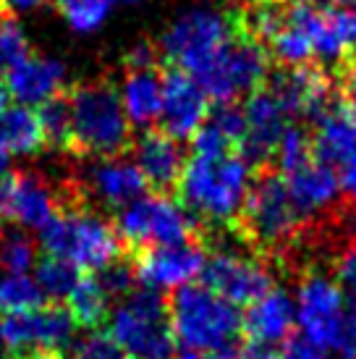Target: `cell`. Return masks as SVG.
<instances>
[{
  "mask_svg": "<svg viewBox=\"0 0 356 359\" xmlns=\"http://www.w3.org/2000/svg\"><path fill=\"white\" fill-rule=\"evenodd\" d=\"M252 168L236 150L226 155H189L176 197L186 212L207 231H228L247 200Z\"/></svg>",
  "mask_w": 356,
  "mask_h": 359,
  "instance_id": "cell-1",
  "label": "cell"
},
{
  "mask_svg": "<svg viewBox=\"0 0 356 359\" xmlns=\"http://www.w3.org/2000/svg\"><path fill=\"white\" fill-rule=\"evenodd\" d=\"M71 108V158H123L131 150V121L113 76L74 81L66 87Z\"/></svg>",
  "mask_w": 356,
  "mask_h": 359,
  "instance_id": "cell-2",
  "label": "cell"
},
{
  "mask_svg": "<svg viewBox=\"0 0 356 359\" xmlns=\"http://www.w3.org/2000/svg\"><path fill=\"white\" fill-rule=\"evenodd\" d=\"M42 250L48 257L71 262L84 273H100L116 259L126 257L113 220H105L97 210H63L40 231Z\"/></svg>",
  "mask_w": 356,
  "mask_h": 359,
  "instance_id": "cell-3",
  "label": "cell"
},
{
  "mask_svg": "<svg viewBox=\"0 0 356 359\" xmlns=\"http://www.w3.org/2000/svg\"><path fill=\"white\" fill-rule=\"evenodd\" d=\"M173 339L186 351L228 349L241 336V312L202 283H186L168 297Z\"/></svg>",
  "mask_w": 356,
  "mask_h": 359,
  "instance_id": "cell-4",
  "label": "cell"
},
{
  "mask_svg": "<svg viewBox=\"0 0 356 359\" xmlns=\"http://www.w3.org/2000/svg\"><path fill=\"white\" fill-rule=\"evenodd\" d=\"M110 339L129 359H176L168 294L139 283L108 318Z\"/></svg>",
  "mask_w": 356,
  "mask_h": 359,
  "instance_id": "cell-5",
  "label": "cell"
},
{
  "mask_svg": "<svg viewBox=\"0 0 356 359\" xmlns=\"http://www.w3.org/2000/svg\"><path fill=\"white\" fill-rule=\"evenodd\" d=\"M241 27V13L231 6H199L186 11L181 19L173 21V27L165 29L160 37L158 50L165 66L186 71L194 76L199 69H205L215 53L226 45Z\"/></svg>",
  "mask_w": 356,
  "mask_h": 359,
  "instance_id": "cell-6",
  "label": "cell"
},
{
  "mask_svg": "<svg viewBox=\"0 0 356 359\" xmlns=\"http://www.w3.org/2000/svg\"><path fill=\"white\" fill-rule=\"evenodd\" d=\"M113 229L118 233L126 255L149 247H181V244H205L207 231L189 215L186 210L168 197L144 194L129 208L116 212Z\"/></svg>",
  "mask_w": 356,
  "mask_h": 359,
  "instance_id": "cell-7",
  "label": "cell"
},
{
  "mask_svg": "<svg viewBox=\"0 0 356 359\" xmlns=\"http://www.w3.org/2000/svg\"><path fill=\"white\" fill-rule=\"evenodd\" d=\"M270 71H273V60L267 50L249 34L241 21L236 34L191 79L197 81L205 97L215 105V102L247 100L252 92L265 87Z\"/></svg>",
  "mask_w": 356,
  "mask_h": 359,
  "instance_id": "cell-8",
  "label": "cell"
},
{
  "mask_svg": "<svg viewBox=\"0 0 356 359\" xmlns=\"http://www.w3.org/2000/svg\"><path fill=\"white\" fill-rule=\"evenodd\" d=\"M296 323L301 336H307L322 351L341 349V325L346 299L330 270L309 268L296 278Z\"/></svg>",
  "mask_w": 356,
  "mask_h": 359,
  "instance_id": "cell-9",
  "label": "cell"
},
{
  "mask_svg": "<svg viewBox=\"0 0 356 359\" xmlns=\"http://www.w3.org/2000/svg\"><path fill=\"white\" fill-rule=\"evenodd\" d=\"M199 283L215 291L220 299L231 302L233 307H252L275 289V273L249 250L220 247L205 259Z\"/></svg>",
  "mask_w": 356,
  "mask_h": 359,
  "instance_id": "cell-10",
  "label": "cell"
},
{
  "mask_svg": "<svg viewBox=\"0 0 356 359\" xmlns=\"http://www.w3.org/2000/svg\"><path fill=\"white\" fill-rule=\"evenodd\" d=\"M63 210V184L34 168L11 170L0 179V223L42 231Z\"/></svg>",
  "mask_w": 356,
  "mask_h": 359,
  "instance_id": "cell-11",
  "label": "cell"
},
{
  "mask_svg": "<svg viewBox=\"0 0 356 359\" xmlns=\"http://www.w3.org/2000/svg\"><path fill=\"white\" fill-rule=\"evenodd\" d=\"M76 323L63 304H42L29 312H6L0 320L3 344L11 351V359L32 354V351H48L63 354L74 344Z\"/></svg>",
  "mask_w": 356,
  "mask_h": 359,
  "instance_id": "cell-12",
  "label": "cell"
},
{
  "mask_svg": "<svg viewBox=\"0 0 356 359\" xmlns=\"http://www.w3.org/2000/svg\"><path fill=\"white\" fill-rule=\"evenodd\" d=\"M87 168L74 173L81 191L87 197L89 208L100 210H123L131 202L142 200L147 194V181L131 158H105V160H79Z\"/></svg>",
  "mask_w": 356,
  "mask_h": 359,
  "instance_id": "cell-13",
  "label": "cell"
},
{
  "mask_svg": "<svg viewBox=\"0 0 356 359\" xmlns=\"http://www.w3.org/2000/svg\"><path fill=\"white\" fill-rule=\"evenodd\" d=\"M210 102L199 84L186 71L165 66L163 69V110H160L158 129L173 137L176 142H191L197 131L205 126Z\"/></svg>",
  "mask_w": 356,
  "mask_h": 359,
  "instance_id": "cell-14",
  "label": "cell"
},
{
  "mask_svg": "<svg viewBox=\"0 0 356 359\" xmlns=\"http://www.w3.org/2000/svg\"><path fill=\"white\" fill-rule=\"evenodd\" d=\"M137 280L158 291L181 289L199 278L205 268V244H181V247H149L129 255Z\"/></svg>",
  "mask_w": 356,
  "mask_h": 359,
  "instance_id": "cell-15",
  "label": "cell"
},
{
  "mask_svg": "<svg viewBox=\"0 0 356 359\" xmlns=\"http://www.w3.org/2000/svg\"><path fill=\"white\" fill-rule=\"evenodd\" d=\"M131 160L142 170V176L147 181L149 194L158 197H176L178 181L186 168V152L181 147V142L163 134L158 126L142 131L137 140L131 142Z\"/></svg>",
  "mask_w": 356,
  "mask_h": 359,
  "instance_id": "cell-16",
  "label": "cell"
},
{
  "mask_svg": "<svg viewBox=\"0 0 356 359\" xmlns=\"http://www.w3.org/2000/svg\"><path fill=\"white\" fill-rule=\"evenodd\" d=\"M312 155L317 163L341 173L356 170V113L341 100L315 126H309Z\"/></svg>",
  "mask_w": 356,
  "mask_h": 359,
  "instance_id": "cell-17",
  "label": "cell"
},
{
  "mask_svg": "<svg viewBox=\"0 0 356 359\" xmlns=\"http://www.w3.org/2000/svg\"><path fill=\"white\" fill-rule=\"evenodd\" d=\"M288 191L296 202L301 218L309 223L325 218L330 212L343 208V194H341V179L333 168L312 160L301 170L286 176Z\"/></svg>",
  "mask_w": 356,
  "mask_h": 359,
  "instance_id": "cell-18",
  "label": "cell"
},
{
  "mask_svg": "<svg viewBox=\"0 0 356 359\" xmlns=\"http://www.w3.org/2000/svg\"><path fill=\"white\" fill-rule=\"evenodd\" d=\"M3 84L8 90V97H16L24 105H42L53 95L63 92L66 84V66L50 55H34L13 66L8 74H3Z\"/></svg>",
  "mask_w": 356,
  "mask_h": 359,
  "instance_id": "cell-19",
  "label": "cell"
},
{
  "mask_svg": "<svg viewBox=\"0 0 356 359\" xmlns=\"http://www.w3.org/2000/svg\"><path fill=\"white\" fill-rule=\"evenodd\" d=\"M296 323V304L283 289H273L267 297L247 307V315L241 318V336L259 344H278L291 336V328Z\"/></svg>",
  "mask_w": 356,
  "mask_h": 359,
  "instance_id": "cell-20",
  "label": "cell"
},
{
  "mask_svg": "<svg viewBox=\"0 0 356 359\" xmlns=\"http://www.w3.org/2000/svg\"><path fill=\"white\" fill-rule=\"evenodd\" d=\"M163 69L165 63L147 69H123L121 100L131 123L155 126L163 110Z\"/></svg>",
  "mask_w": 356,
  "mask_h": 359,
  "instance_id": "cell-21",
  "label": "cell"
},
{
  "mask_svg": "<svg viewBox=\"0 0 356 359\" xmlns=\"http://www.w3.org/2000/svg\"><path fill=\"white\" fill-rule=\"evenodd\" d=\"M45 147L37 113L27 105L0 110V150L6 155H34Z\"/></svg>",
  "mask_w": 356,
  "mask_h": 359,
  "instance_id": "cell-22",
  "label": "cell"
},
{
  "mask_svg": "<svg viewBox=\"0 0 356 359\" xmlns=\"http://www.w3.org/2000/svg\"><path fill=\"white\" fill-rule=\"evenodd\" d=\"M66 309L71 312L76 328H84L87 333L89 330H105L110 318V299L97 283V278L92 273H84L76 283V289L71 291Z\"/></svg>",
  "mask_w": 356,
  "mask_h": 359,
  "instance_id": "cell-23",
  "label": "cell"
},
{
  "mask_svg": "<svg viewBox=\"0 0 356 359\" xmlns=\"http://www.w3.org/2000/svg\"><path fill=\"white\" fill-rule=\"evenodd\" d=\"M79 268H74L71 262L58 257H45L37 262V278L34 283L40 286L42 297L48 304H63V299H69L71 291L76 289V283L81 280Z\"/></svg>",
  "mask_w": 356,
  "mask_h": 359,
  "instance_id": "cell-24",
  "label": "cell"
},
{
  "mask_svg": "<svg viewBox=\"0 0 356 359\" xmlns=\"http://www.w3.org/2000/svg\"><path fill=\"white\" fill-rule=\"evenodd\" d=\"M37 118L42 126V137H45V147H53L58 152H71V108L66 90L53 95L45 100L37 110Z\"/></svg>",
  "mask_w": 356,
  "mask_h": 359,
  "instance_id": "cell-25",
  "label": "cell"
},
{
  "mask_svg": "<svg viewBox=\"0 0 356 359\" xmlns=\"http://www.w3.org/2000/svg\"><path fill=\"white\" fill-rule=\"evenodd\" d=\"M312 160H315V155H312V137H309L307 126H304V123L286 126L283 137L278 142L273 168H275L280 176H291V173L301 170L304 165H309Z\"/></svg>",
  "mask_w": 356,
  "mask_h": 359,
  "instance_id": "cell-26",
  "label": "cell"
},
{
  "mask_svg": "<svg viewBox=\"0 0 356 359\" xmlns=\"http://www.w3.org/2000/svg\"><path fill=\"white\" fill-rule=\"evenodd\" d=\"M327 268L341 291H346L351 302H356V220L348 223V229L333 244Z\"/></svg>",
  "mask_w": 356,
  "mask_h": 359,
  "instance_id": "cell-27",
  "label": "cell"
},
{
  "mask_svg": "<svg viewBox=\"0 0 356 359\" xmlns=\"http://www.w3.org/2000/svg\"><path fill=\"white\" fill-rule=\"evenodd\" d=\"M37 259V244L21 229L0 231V270L8 276H24Z\"/></svg>",
  "mask_w": 356,
  "mask_h": 359,
  "instance_id": "cell-28",
  "label": "cell"
},
{
  "mask_svg": "<svg viewBox=\"0 0 356 359\" xmlns=\"http://www.w3.org/2000/svg\"><path fill=\"white\" fill-rule=\"evenodd\" d=\"M32 55L27 32L21 29V24L16 21L13 11L0 8V74H8L13 66H19L21 60H27Z\"/></svg>",
  "mask_w": 356,
  "mask_h": 359,
  "instance_id": "cell-29",
  "label": "cell"
},
{
  "mask_svg": "<svg viewBox=\"0 0 356 359\" xmlns=\"http://www.w3.org/2000/svg\"><path fill=\"white\" fill-rule=\"evenodd\" d=\"M48 304L40 286L27 276H8L0 280V309L6 312H29Z\"/></svg>",
  "mask_w": 356,
  "mask_h": 359,
  "instance_id": "cell-30",
  "label": "cell"
},
{
  "mask_svg": "<svg viewBox=\"0 0 356 359\" xmlns=\"http://www.w3.org/2000/svg\"><path fill=\"white\" fill-rule=\"evenodd\" d=\"M55 8L76 32H95L110 13L105 0H55Z\"/></svg>",
  "mask_w": 356,
  "mask_h": 359,
  "instance_id": "cell-31",
  "label": "cell"
},
{
  "mask_svg": "<svg viewBox=\"0 0 356 359\" xmlns=\"http://www.w3.org/2000/svg\"><path fill=\"white\" fill-rule=\"evenodd\" d=\"M207 123L215 131H220L236 150L247 137V116H244L241 102H215V105H210Z\"/></svg>",
  "mask_w": 356,
  "mask_h": 359,
  "instance_id": "cell-32",
  "label": "cell"
},
{
  "mask_svg": "<svg viewBox=\"0 0 356 359\" xmlns=\"http://www.w3.org/2000/svg\"><path fill=\"white\" fill-rule=\"evenodd\" d=\"M278 359H325V351L315 346L307 336L291 333L283 339V346L278 351Z\"/></svg>",
  "mask_w": 356,
  "mask_h": 359,
  "instance_id": "cell-33",
  "label": "cell"
},
{
  "mask_svg": "<svg viewBox=\"0 0 356 359\" xmlns=\"http://www.w3.org/2000/svg\"><path fill=\"white\" fill-rule=\"evenodd\" d=\"M238 351H241V359H278V351L270 344H259V341L249 339L238 344Z\"/></svg>",
  "mask_w": 356,
  "mask_h": 359,
  "instance_id": "cell-34",
  "label": "cell"
},
{
  "mask_svg": "<svg viewBox=\"0 0 356 359\" xmlns=\"http://www.w3.org/2000/svg\"><path fill=\"white\" fill-rule=\"evenodd\" d=\"M176 359H241V351H238V346H228L220 351H184Z\"/></svg>",
  "mask_w": 356,
  "mask_h": 359,
  "instance_id": "cell-35",
  "label": "cell"
},
{
  "mask_svg": "<svg viewBox=\"0 0 356 359\" xmlns=\"http://www.w3.org/2000/svg\"><path fill=\"white\" fill-rule=\"evenodd\" d=\"M338 87H341V92H356V55L351 60H348V66L343 69V74L338 76Z\"/></svg>",
  "mask_w": 356,
  "mask_h": 359,
  "instance_id": "cell-36",
  "label": "cell"
},
{
  "mask_svg": "<svg viewBox=\"0 0 356 359\" xmlns=\"http://www.w3.org/2000/svg\"><path fill=\"white\" fill-rule=\"evenodd\" d=\"M343 27H346L348 45H351V50H354V55H356V8L343 11Z\"/></svg>",
  "mask_w": 356,
  "mask_h": 359,
  "instance_id": "cell-37",
  "label": "cell"
},
{
  "mask_svg": "<svg viewBox=\"0 0 356 359\" xmlns=\"http://www.w3.org/2000/svg\"><path fill=\"white\" fill-rule=\"evenodd\" d=\"M3 3H6V8H11V11H29V8L42 6L45 0H3Z\"/></svg>",
  "mask_w": 356,
  "mask_h": 359,
  "instance_id": "cell-38",
  "label": "cell"
},
{
  "mask_svg": "<svg viewBox=\"0 0 356 359\" xmlns=\"http://www.w3.org/2000/svg\"><path fill=\"white\" fill-rule=\"evenodd\" d=\"M8 163H11V155H6V152L0 150V179L8 176Z\"/></svg>",
  "mask_w": 356,
  "mask_h": 359,
  "instance_id": "cell-39",
  "label": "cell"
},
{
  "mask_svg": "<svg viewBox=\"0 0 356 359\" xmlns=\"http://www.w3.org/2000/svg\"><path fill=\"white\" fill-rule=\"evenodd\" d=\"M330 3H333V8H343V11L356 8V0H330Z\"/></svg>",
  "mask_w": 356,
  "mask_h": 359,
  "instance_id": "cell-40",
  "label": "cell"
},
{
  "mask_svg": "<svg viewBox=\"0 0 356 359\" xmlns=\"http://www.w3.org/2000/svg\"><path fill=\"white\" fill-rule=\"evenodd\" d=\"M6 102H8V90H6V84H3V79H0V110L8 108Z\"/></svg>",
  "mask_w": 356,
  "mask_h": 359,
  "instance_id": "cell-41",
  "label": "cell"
},
{
  "mask_svg": "<svg viewBox=\"0 0 356 359\" xmlns=\"http://www.w3.org/2000/svg\"><path fill=\"white\" fill-rule=\"evenodd\" d=\"M105 3H108L110 8H113V6H118V3H139V0H105Z\"/></svg>",
  "mask_w": 356,
  "mask_h": 359,
  "instance_id": "cell-42",
  "label": "cell"
},
{
  "mask_svg": "<svg viewBox=\"0 0 356 359\" xmlns=\"http://www.w3.org/2000/svg\"><path fill=\"white\" fill-rule=\"evenodd\" d=\"M3 349H6V344H3V333H0V357H3Z\"/></svg>",
  "mask_w": 356,
  "mask_h": 359,
  "instance_id": "cell-43",
  "label": "cell"
},
{
  "mask_svg": "<svg viewBox=\"0 0 356 359\" xmlns=\"http://www.w3.org/2000/svg\"><path fill=\"white\" fill-rule=\"evenodd\" d=\"M343 359H354V357H343Z\"/></svg>",
  "mask_w": 356,
  "mask_h": 359,
  "instance_id": "cell-44",
  "label": "cell"
}]
</instances>
